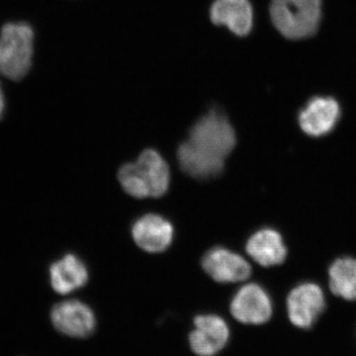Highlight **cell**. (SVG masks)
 Returning <instances> with one entry per match:
<instances>
[{"instance_id":"cell-1","label":"cell","mask_w":356,"mask_h":356,"mask_svg":"<svg viewBox=\"0 0 356 356\" xmlns=\"http://www.w3.org/2000/svg\"><path fill=\"white\" fill-rule=\"evenodd\" d=\"M118 179L124 191L134 198H159L170 186V168L158 152L147 149L136 163L121 166Z\"/></svg>"},{"instance_id":"cell-2","label":"cell","mask_w":356,"mask_h":356,"mask_svg":"<svg viewBox=\"0 0 356 356\" xmlns=\"http://www.w3.org/2000/svg\"><path fill=\"white\" fill-rule=\"evenodd\" d=\"M271 21L285 38L301 40L317 32L322 18V0H271Z\"/></svg>"},{"instance_id":"cell-3","label":"cell","mask_w":356,"mask_h":356,"mask_svg":"<svg viewBox=\"0 0 356 356\" xmlns=\"http://www.w3.org/2000/svg\"><path fill=\"white\" fill-rule=\"evenodd\" d=\"M34 31L24 22L7 23L0 32V74L20 81L32 67Z\"/></svg>"},{"instance_id":"cell-4","label":"cell","mask_w":356,"mask_h":356,"mask_svg":"<svg viewBox=\"0 0 356 356\" xmlns=\"http://www.w3.org/2000/svg\"><path fill=\"white\" fill-rule=\"evenodd\" d=\"M187 140L204 153L224 159L236 144L233 126L226 115L216 109L211 110L194 124Z\"/></svg>"},{"instance_id":"cell-5","label":"cell","mask_w":356,"mask_h":356,"mask_svg":"<svg viewBox=\"0 0 356 356\" xmlns=\"http://www.w3.org/2000/svg\"><path fill=\"white\" fill-rule=\"evenodd\" d=\"M193 325L188 343L194 355L216 356L228 346L231 332L226 321L220 316L214 314L196 316Z\"/></svg>"},{"instance_id":"cell-6","label":"cell","mask_w":356,"mask_h":356,"mask_svg":"<svg viewBox=\"0 0 356 356\" xmlns=\"http://www.w3.org/2000/svg\"><path fill=\"white\" fill-rule=\"evenodd\" d=\"M51 321L58 332L74 339L92 336L97 325L95 312L79 300L56 304L51 311Z\"/></svg>"},{"instance_id":"cell-7","label":"cell","mask_w":356,"mask_h":356,"mask_svg":"<svg viewBox=\"0 0 356 356\" xmlns=\"http://www.w3.org/2000/svg\"><path fill=\"white\" fill-rule=\"evenodd\" d=\"M325 308L324 292L315 283H302L288 295V317L300 329L313 327Z\"/></svg>"},{"instance_id":"cell-8","label":"cell","mask_w":356,"mask_h":356,"mask_svg":"<svg viewBox=\"0 0 356 356\" xmlns=\"http://www.w3.org/2000/svg\"><path fill=\"white\" fill-rule=\"evenodd\" d=\"M273 309L269 295L255 283L241 288L229 305L233 317L245 325L266 324L273 316Z\"/></svg>"},{"instance_id":"cell-9","label":"cell","mask_w":356,"mask_h":356,"mask_svg":"<svg viewBox=\"0 0 356 356\" xmlns=\"http://www.w3.org/2000/svg\"><path fill=\"white\" fill-rule=\"evenodd\" d=\"M341 118V107L329 96H316L300 111L298 121L304 133L311 137L327 135Z\"/></svg>"},{"instance_id":"cell-10","label":"cell","mask_w":356,"mask_h":356,"mask_svg":"<svg viewBox=\"0 0 356 356\" xmlns=\"http://www.w3.org/2000/svg\"><path fill=\"white\" fill-rule=\"evenodd\" d=\"M201 264L205 273L220 283L240 282L252 274V267L243 257L224 248L206 252Z\"/></svg>"},{"instance_id":"cell-11","label":"cell","mask_w":356,"mask_h":356,"mask_svg":"<svg viewBox=\"0 0 356 356\" xmlns=\"http://www.w3.org/2000/svg\"><path fill=\"white\" fill-rule=\"evenodd\" d=\"M175 229L172 222L156 214H147L134 222V241L145 252L159 254L172 245Z\"/></svg>"},{"instance_id":"cell-12","label":"cell","mask_w":356,"mask_h":356,"mask_svg":"<svg viewBox=\"0 0 356 356\" xmlns=\"http://www.w3.org/2000/svg\"><path fill=\"white\" fill-rule=\"evenodd\" d=\"M211 21L226 26L236 36H248L254 27V8L250 0H215L210 8Z\"/></svg>"},{"instance_id":"cell-13","label":"cell","mask_w":356,"mask_h":356,"mask_svg":"<svg viewBox=\"0 0 356 356\" xmlns=\"http://www.w3.org/2000/svg\"><path fill=\"white\" fill-rule=\"evenodd\" d=\"M248 255L262 266H274L286 259L287 250L282 236L273 229H262L248 238Z\"/></svg>"},{"instance_id":"cell-14","label":"cell","mask_w":356,"mask_h":356,"mask_svg":"<svg viewBox=\"0 0 356 356\" xmlns=\"http://www.w3.org/2000/svg\"><path fill=\"white\" fill-rule=\"evenodd\" d=\"M180 168L186 175L196 179H211L221 175L224 170V159L204 153L185 140L177 149Z\"/></svg>"},{"instance_id":"cell-15","label":"cell","mask_w":356,"mask_h":356,"mask_svg":"<svg viewBox=\"0 0 356 356\" xmlns=\"http://www.w3.org/2000/svg\"><path fill=\"white\" fill-rule=\"evenodd\" d=\"M50 280L51 287L58 294H70L88 283V268L76 255L67 254L51 264Z\"/></svg>"},{"instance_id":"cell-16","label":"cell","mask_w":356,"mask_h":356,"mask_svg":"<svg viewBox=\"0 0 356 356\" xmlns=\"http://www.w3.org/2000/svg\"><path fill=\"white\" fill-rule=\"evenodd\" d=\"M330 288L337 296L348 301L356 300V259L343 257L330 267Z\"/></svg>"},{"instance_id":"cell-17","label":"cell","mask_w":356,"mask_h":356,"mask_svg":"<svg viewBox=\"0 0 356 356\" xmlns=\"http://www.w3.org/2000/svg\"><path fill=\"white\" fill-rule=\"evenodd\" d=\"M4 108H6V99H4L3 91H2L1 86H0V118L3 115Z\"/></svg>"}]
</instances>
